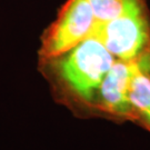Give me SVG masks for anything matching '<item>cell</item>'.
I'll list each match as a JSON object with an SVG mask.
<instances>
[{
	"label": "cell",
	"instance_id": "1",
	"mask_svg": "<svg viewBox=\"0 0 150 150\" xmlns=\"http://www.w3.org/2000/svg\"><path fill=\"white\" fill-rule=\"evenodd\" d=\"M115 60L101 41L90 36L68 52L45 62L54 64L60 83L71 96L96 105L99 88Z\"/></svg>",
	"mask_w": 150,
	"mask_h": 150
},
{
	"label": "cell",
	"instance_id": "2",
	"mask_svg": "<svg viewBox=\"0 0 150 150\" xmlns=\"http://www.w3.org/2000/svg\"><path fill=\"white\" fill-rule=\"evenodd\" d=\"M116 59L132 61L150 51V15L146 0H126L118 16L97 23L91 35Z\"/></svg>",
	"mask_w": 150,
	"mask_h": 150
},
{
	"label": "cell",
	"instance_id": "3",
	"mask_svg": "<svg viewBox=\"0 0 150 150\" xmlns=\"http://www.w3.org/2000/svg\"><path fill=\"white\" fill-rule=\"evenodd\" d=\"M96 16L88 0H67L41 37L40 58L48 61L75 48L93 32Z\"/></svg>",
	"mask_w": 150,
	"mask_h": 150
},
{
	"label": "cell",
	"instance_id": "4",
	"mask_svg": "<svg viewBox=\"0 0 150 150\" xmlns=\"http://www.w3.org/2000/svg\"><path fill=\"white\" fill-rule=\"evenodd\" d=\"M148 54L132 61L116 59L98 91L96 106L115 117L134 119L129 93L132 79L145 64Z\"/></svg>",
	"mask_w": 150,
	"mask_h": 150
},
{
	"label": "cell",
	"instance_id": "5",
	"mask_svg": "<svg viewBox=\"0 0 150 150\" xmlns=\"http://www.w3.org/2000/svg\"><path fill=\"white\" fill-rule=\"evenodd\" d=\"M129 99L134 119H140L150 129V54L132 79Z\"/></svg>",
	"mask_w": 150,
	"mask_h": 150
},
{
	"label": "cell",
	"instance_id": "6",
	"mask_svg": "<svg viewBox=\"0 0 150 150\" xmlns=\"http://www.w3.org/2000/svg\"><path fill=\"white\" fill-rule=\"evenodd\" d=\"M88 1L96 16L97 23H100L118 16L126 0H88Z\"/></svg>",
	"mask_w": 150,
	"mask_h": 150
}]
</instances>
